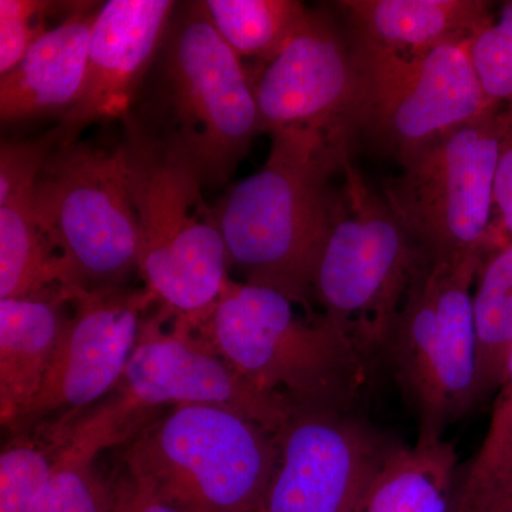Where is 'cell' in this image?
Wrapping results in <instances>:
<instances>
[{
	"instance_id": "cell-14",
	"label": "cell",
	"mask_w": 512,
	"mask_h": 512,
	"mask_svg": "<svg viewBox=\"0 0 512 512\" xmlns=\"http://www.w3.org/2000/svg\"><path fill=\"white\" fill-rule=\"evenodd\" d=\"M167 320L158 309L148 315L117 390L148 410L224 407L279 436L295 407L256 389L187 330L163 332Z\"/></svg>"
},
{
	"instance_id": "cell-7",
	"label": "cell",
	"mask_w": 512,
	"mask_h": 512,
	"mask_svg": "<svg viewBox=\"0 0 512 512\" xmlns=\"http://www.w3.org/2000/svg\"><path fill=\"white\" fill-rule=\"evenodd\" d=\"M33 208L80 288H126L138 274L140 231L123 141L56 147L33 188Z\"/></svg>"
},
{
	"instance_id": "cell-24",
	"label": "cell",
	"mask_w": 512,
	"mask_h": 512,
	"mask_svg": "<svg viewBox=\"0 0 512 512\" xmlns=\"http://www.w3.org/2000/svg\"><path fill=\"white\" fill-rule=\"evenodd\" d=\"M225 43L241 59L268 64L298 32L309 9L296 0H205Z\"/></svg>"
},
{
	"instance_id": "cell-15",
	"label": "cell",
	"mask_w": 512,
	"mask_h": 512,
	"mask_svg": "<svg viewBox=\"0 0 512 512\" xmlns=\"http://www.w3.org/2000/svg\"><path fill=\"white\" fill-rule=\"evenodd\" d=\"M178 3L109 0L101 3L90 36L82 94L52 128L57 147L72 146L103 120L133 109Z\"/></svg>"
},
{
	"instance_id": "cell-17",
	"label": "cell",
	"mask_w": 512,
	"mask_h": 512,
	"mask_svg": "<svg viewBox=\"0 0 512 512\" xmlns=\"http://www.w3.org/2000/svg\"><path fill=\"white\" fill-rule=\"evenodd\" d=\"M77 292L0 299V421L22 429L35 404Z\"/></svg>"
},
{
	"instance_id": "cell-23",
	"label": "cell",
	"mask_w": 512,
	"mask_h": 512,
	"mask_svg": "<svg viewBox=\"0 0 512 512\" xmlns=\"http://www.w3.org/2000/svg\"><path fill=\"white\" fill-rule=\"evenodd\" d=\"M86 413L63 414L12 434L0 453V512L29 511Z\"/></svg>"
},
{
	"instance_id": "cell-22",
	"label": "cell",
	"mask_w": 512,
	"mask_h": 512,
	"mask_svg": "<svg viewBox=\"0 0 512 512\" xmlns=\"http://www.w3.org/2000/svg\"><path fill=\"white\" fill-rule=\"evenodd\" d=\"M476 406L497 394L512 353V241L484 252L473 291Z\"/></svg>"
},
{
	"instance_id": "cell-9",
	"label": "cell",
	"mask_w": 512,
	"mask_h": 512,
	"mask_svg": "<svg viewBox=\"0 0 512 512\" xmlns=\"http://www.w3.org/2000/svg\"><path fill=\"white\" fill-rule=\"evenodd\" d=\"M505 106L488 111L400 161L384 200L429 259L454 261L487 251L495 167Z\"/></svg>"
},
{
	"instance_id": "cell-29",
	"label": "cell",
	"mask_w": 512,
	"mask_h": 512,
	"mask_svg": "<svg viewBox=\"0 0 512 512\" xmlns=\"http://www.w3.org/2000/svg\"><path fill=\"white\" fill-rule=\"evenodd\" d=\"M493 222L487 247L512 241V104L505 106L503 134L495 167Z\"/></svg>"
},
{
	"instance_id": "cell-3",
	"label": "cell",
	"mask_w": 512,
	"mask_h": 512,
	"mask_svg": "<svg viewBox=\"0 0 512 512\" xmlns=\"http://www.w3.org/2000/svg\"><path fill=\"white\" fill-rule=\"evenodd\" d=\"M298 306L274 289L231 279L192 335L249 384L295 409L349 412L370 365L323 313Z\"/></svg>"
},
{
	"instance_id": "cell-25",
	"label": "cell",
	"mask_w": 512,
	"mask_h": 512,
	"mask_svg": "<svg viewBox=\"0 0 512 512\" xmlns=\"http://www.w3.org/2000/svg\"><path fill=\"white\" fill-rule=\"evenodd\" d=\"M512 470V353L480 450L457 485L453 512H480Z\"/></svg>"
},
{
	"instance_id": "cell-27",
	"label": "cell",
	"mask_w": 512,
	"mask_h": 512,
	"mask_svg": "<svg viewBox=\"0 0 512 512\" xmlns=\"http://www.w3.org/2000/svg\"><path fill=\"white\" fill-rule=\"evenodd\" d=\"M69 2L0 0V76L18 66L30 47L49 32L47 18Z\"/></svg>"
},
{
	"instance_id": "cell-26",
	"label": "cell",
	"mask_w": 512,
	"mask_h": 512,
	"mask_svg": "<svg viewBox=\"0 0 512 512\" xmlns=\"http://www.w3.org/2000/svg\"><path fill=\"white\" fill-rule=\"evenodd\" d=\"M470 53L490 104H512V0L504 3L497 19L471 37Z\"/></svg>"
},
{
	"instance_id": "cell-8",
	"label": "cell",
	"mask_w": 512,
	"mask_h": 512,
	"mask_svg": "<svg viewBox=\"0 0 512 512\" xmlns=\"http://www.w3.org/2000/svg\"><path fill=\"white\" fill-rule=\"evenodd\" d=\"M483 255L424 259L386 353L419 420V436L443 437L476 407L473 289Z\"/></svg>"
},
{
	"instance_id": "cell-2",
	"label": "cell",
	"mask_w": 512,
	"mask_h": 512,
	"mask_svg": "<svg viewBox=\"0 0 512 512\" xmlns=\"http://www.w3.org/2000/svg\"><path fill=\"white\" fill-rule=\"evenodd\" d=\"M265 164L215 205L229 264L312 311L313 278L339 202L348 148L274 134Z\"/></svg>"
},
{
	"instance_id": "cell-12",
	"label": "cell",
	"mask_w": 512,
	"mask_h": 512,
	"mask_svg": "<svg viewBox=\"0 0 512 512\" xmlns=\"http://www.w3.org/2000/svg\"><path fill=\"white\" fill-rule=\"evenodd\" d=\"M262 512H352L394 447L348 412L295 409Z\"/></svg>"
},
{
	"instance_id": "cell-1",
	"label": "cell",
	"mask_w": 512,
	"mask_h": 512,
	"mask_svg": "<svg viewBox=\"0 0 512 512\" xmlns=\"http://www.w3.org/2000/svg\"><path fill=\"white\" fill-rule=\"evenodd\" d=\"M121 124L224 187L262 134L254 80L204 2L178 3L136 103Z\"/></svg>"
},
{
	"instance_id": "cell-18",
	"label": "cell",
	"mask_w": 512,
	"mask_h": 512,
	"mask_svg": "<svg viewBox=\"0 0 512 512\" xmlns=\"http://www.w3.org/2000/svg\"><path fill=\"white\" fill-rule=\"evenodd\" d=\"M484 0H343L356 45L414 56L456 40L470 39L493 20Z\"/></svg>"
},
{
	"instance_id": "cell-31",
	"label": "cell",
	"mask_w": 512,
	"mask_h": 512,
	"mask_svg": "<svg viewBox=\"0 0 512 512\" xmlns=\"http://www.w3.org/2000/svg\"><path fill=\"white\" fill-rule=\"evenodd\" d=\"M480 512H512V470Z\"/></svg>"
},
{
	"instance_id": "cell-30",
	"label": "cell",
	"mask_w": 512,
	"mask_h": 512,
	"mask_svg": "<svg viewBox=\"0 0 512 512\" xmlns=\"http://www.w3.org/2000/svg\"><path fill=\"white\" fill-rule=\"evenodd\" d=\"M113 495L109 512H180L141 480L123 468L120 476L111 481Z\"/></svg>"
},
{
	"instance_id": "cell-21",
	"label": "cell",
	"mask_w": 512,
	"mask_h": 512,
	"mask_svg": "<svg viewBox=\"0 0 512 512\" xmlns=\"http://www.w3.org/2000/svg\"><path fill=\"white\" fill-rule=\"evenodd\" d=\"M33 188L0 202V299L82 289L40 228Z\"/></svg>"
},
{
	"instance_id": "cell-13",
	"label": "cell",
	"mask_w": 512,
	"mask_h": 512,
	"mask_svg": "<svg viewBox=\"0 0 512 512\" xmlns=\"http://www.w3.org/2000/svg\"><path fill=\"white\" fill-rule=\"evenodd\" d=\"M154 303L146 288L79 289L52 366L22 429L50 417L89 412L94 403L119 389Z\"/></svg>"
},
{
	"instance_id": "cell-6",
	"label": "cell",
	"mask_w": 512,
	"mask_h": 512,
	"mask_svg": "<svg viewBox=\"0 0 512 512\" xmlns=\"http://www.w3.org/2000/svg\"><path fill=\"white\" fill-rule=\"evenodd\" d=\"M427 256L383 194L345 164L339 202L313 278V301L367 363L386 353L413 278Z\"/></svg>"
},
{
	"instance_id": "cell-5",
	"label": "cell",
	"mask_w": 512,
	"mask_h": 512,
	"mask_svg": "<svg viewBox=\"0 0 512 512\" xmlns=\"http://www.w3.org/2000/svg\"><path fill=\"white\" fill-rule=\"evenodd\" d=\"M279 441L224 407L175 406L126 444L124 468L180 512H262Z\"/></svg>"
},
{
	"instance_id": "cell-10",
	"label": "cell",
	"mask_w": 512,
	"mask_h": 512,
	"mask_svg": "<svg viewBox=\"0 0 512 512\" xmlns=\"http://www.w3.org/2000/svg\"><path fill=\"white\" fill-rule=\"evenodd\" d=\"M470 39L402 56L350 42L362 84L359 128H366L397 161L493 106L470 53Z\"/></svg>"
},
{
	"instance_id": "cell-20",
	"label": "cell",
	"mask_w": 512,
	"mask_h": 512,
	"mask_svg": "<svg viewBox=\"0 0 512 512\" xmlns=\"http://www.w3.org/2000/svg\"><path fill=\"white\" fill-rule=\"evenodd\" d=\"M456 473V448L444 437L394 444L352 512H453Z\"/></svg>"
},
{
	"instance_id": "cell-4",
	"label": "cell",
	"mask_w": 512,
	"mask_h": 512,
	"mask_svg": "<svg viewBox=\"0 0 512 512\" xmlns=\"http://www.w3.org/2000/svg\"><path fill=\"white\" fill-rule=\"evenodd\" d=\"M123 127L128 185L140 231L138 275L158 311L194 333L231 281L217 215L190 163L133 127Z\"/></svg>"
},
{
	"instance_id": "cell-28",
	"label": "cell",
	"mask_w": 512,
	"mask_h": 512,
	"mask_svg": "<svg viewBox=\"0 0 512 512\" xmlns=\"http://www.w3.org/2000/svg\"><path fill=\"white\" fill-rule=\"evenodd\" d=\"M57 147L52 130L28 140L5 141L0 147V202L32 190Z\"/></svg>"
},
{
	"instance_id": "cell-16",
	"label": "cell",
	"mask_w": 512,
	"mask_h": 512,
	"mask_svg": "<svg viewBox=\"0 0 512 512\" xmlns=\"http://www.w3.org/2000/svg\"><path fill=\"white\" fill-rule=\"evenodd\" d=\"M99 2H76L62 22L30 47L18 66L0 76L2 124L59 116L82 94Z\"/></svg>"
},
{
	"instance_id": "cell-19",
	"label": "cell",
	"mask_w": 512,
	"mask_h": 512,
	"mask_svg": "<svg viewBox=\"0 0 512 512\" xmlns=\"http://www.w3.org/2000/svg\"><path fill=\"white\" fill-rule=\"evenodd\" d=\"M124 394L89 410L28 512H109L113 487L94 466L103 451L127 444L156 417Z\"/></svg>"
},
{
	"instance_id": "cell-11",
	"label": "cell",
	"mask_w": 512,
	"mask_h": 512,
	"mask_svg": "<svg viewBox=\"0 0 512 512\" xmlns=\"http://www.w3.org/2000/svg\"><path fill=\"white\" fill-rule=\"evenodd\" d=\"M262 133L316 137L349 148L362 84L350 42L325 13L309 10L254 82Z\"/></svg>"
}]
</instances>
